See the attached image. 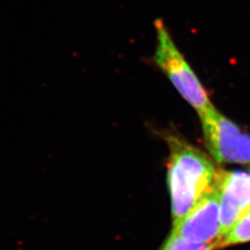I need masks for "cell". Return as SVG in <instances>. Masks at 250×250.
<instances>
[{"mask_svg": "<svg viewBox=\"0 0 250 250\" xmlns=\"http://www.w3.org/2000/svg\"><path fill=\"white\" fill-rule=\"evenodd\" d=\"M166 140L170 150L167 182L174 226L214 187L218 170L206 154L186 140L172 134Z\"/></svg>", "mask_w": 250, "mask_h": 250, "instance_id": "1", "label": "cell"}, {"mask_svg": "<svg viewBox=\"0 0 250 250\" xmlns=\"http://www.w3.org/2000/svg\"><path fill=\"white\" fill-rule=\"evenodd\" d=\"M154 25L157 33V45L153 56L155 63L167 75L179 94L197 110V114L212 106L203 84L180 52L162 20H156Z\"/></svg>", "mask_w": 250, "mask_h": 250, "instance_id": "2", "label": "cell"}, {"mask_svg": "<svg viewBox=\"0 0 250 250\" xmlns=\"http://www.w3.org/2000/svg\"><path fill=\"white\" fill-rule=\"evenodd\" d=\"M206 146L219 163L250 162V135L212 105L198 113Z\"/></svg>", "mask_w": 250, "mask_h": 250, "instance_id": "3", "label": "cell"}, {"mask_svg": "<svg viewBox=\"0 0 250 250\" xmlns=\"http://www.w3.org/2000/svg\"><path fill=\"white\" fill-rule=\"evenodd\" d=\"M170 236L195 244H217L222 239L220 193L216 184L179 224Z\"/></svg>", "mask_w": 250, "mask_h": 250, "instance_id": "4", "label": "cell"}, {"mask_svg": "<svg viewBox=\"0 0 250 250\" xmlns=\"http://www.w3.org/2000/svg\"><path fill=\"white\" fill-rule=\"evenodd\" d=\"M215 184L220 193L221 235L223 238L250 208V172L218 170Z\"/></svg>", "mask_w": 250, "mask_h": 250, "instance_id": "5", "label": "cell"}, {"mask_svg": "<svg viewBox=\"0 0 250 250\" xmlns=\"http://www.w3.org/2000/svg\"><path fill=\"white\" fill-rule=\"evenodd\" d=\"M250 242V208L219 243V249Z\"/></svg>", "mask_w": 250, "mask_h": 250, "instance_id": "6", "label": "cell"}, {"mask_svg": "<svg viewBox=\"0 0 250 250\" xmlns=\"http://www.w3.org/2000/svg\"><path fill=\"white\" fill-rule=\"evenodd\" d=\"M217 249V244H195L169 236L161 250H215Z\"/></svg>", "mask_w": 250, "mask_h": 250, "instance_id": "7", "label": "cell"}]
</instances>
